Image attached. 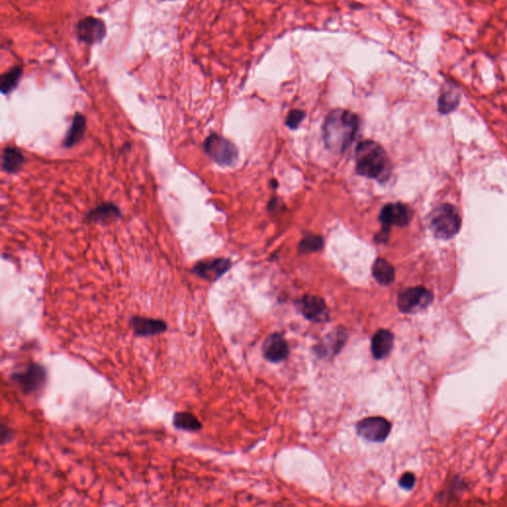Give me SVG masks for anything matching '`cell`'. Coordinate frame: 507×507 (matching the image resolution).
I'll use <instances>...</instances> for the list:
<instances>
[{
	"instance_id": "cell-1",
	"label": "cell",
	"mask_w": 507,
	"mask_h": 507,
	"mask_svg": "<svg viewBox=\"0 0 507 507\" xmlns=\"http://www.w3.org/2000/svg\"><path fill=\"white\" fill-rule=\"evenodd\" d=\"M360 119L350 110H332L323 124V140L332 152L342 154L345 152L355 138Z\"/></svg>"
},
{
	"instance_id": "cell-2",
	"label": "cell",
	"mask_w": 507,
	"mask_h": 507,
	"mask_svg": "<svg viewBox=\"0 0 507 507\" xmlns=\"http://www.w3.org/2000/svg\"><path fill=\"white\" fill-rule=\"evenodd\" d=\"M356 169L361 176L369 179H387L391 174V162L384 148L375 141H363L356 148Z\"/></svg>"
},
{
	"instance_id": "cell-3",
	"label": "cell",
	"mask_w": 507,
	"mask_h": 507,
	"mask_svg": "<svg viewBox=\"0 0 507 507\" xmlns=\"http://www.w3.org/2000/svg\"><path fill=\"white\" fill-rule=\"evenodd\" d=\"M429 228L440 240H450L460 231L461 218L454 205L441 204L435 208L428 216Z\"/></svg>"
},
{
	"instance_id": "cell-4",
	"label": "cell",
	"mask_w": 507,
	"mask_h": 507,
	"mask_svg": "<svg viewBox=\"0 0 507 507\" xmlns=\"http://www.w3.org/2000/svg\"><path fill=\"white\" fill-rule=\"evenodd\" d=\"M412 217V210L404 203H389L384 205L380 214V221L382 222V229L375 236V240L379 243H386L389 240L391 226H406L410 223Z\"/></svg>"
},
{
	"instance_id": "cell-5",
	"label": "cell",
	"mask_w": 507,
	"mask_h": 507,
	"mask_svg": "<svg viewBox=\"0 0 507 507\" xmlns=\"http://www.w3.org/2000/svg\"><path fill=\"white\" fill-rule=\"evenodd\" d=\"M48 379L47 370L39 363H29L25 369L13 373L11 382L25 396L37 394L44 389Z\"/></svg>"
},
{
	"instance_id": "cell-6",
	"label": "cell",
	"mask_w": 507,
	"mask_h": 507,
	"mask_svg": "<svg viewBox=\"0 0 507 507\" xmlns=\"http://www.w3.org/2000/svg\"><path fill=\"white\" fill-rule=\"evenodd\" d=\"M203 147L208 157L220 166H232L238 159L236 146L217 134H212L207 137Z\"/></svg>"
},
{
	"instance_id": "cell-7",
	"label": "cell",
	"mask_w": 507,
	"mask_h": 507,
	"mask_svg": "<svg viewBox=\"0 0 507 507\" xmlns=\"http://www.w3.org/2000/svg\"><path fill=\"white\" fill-rule=\"evenodd\" d=\"M433 300L434 296L432 291L423 286H415L398 293V307L401 312L413 314L426 310L432 305Z\"/></svg>"
},
{
	"instance_id": "cell-8",
	"label": "cell",
	"mask_w": 507,
	"mask_h": 507,
	"mask_svg": "<svg viewBox=\"0 0 507 507\" xmlns=\"http://www.w3.org/2000/svg\"><path fill=\"white\" fill-rule=\"evenodd\" d=\"M391 431V423L384 417H368L357 424V432L362 438L373 443L386 441Z\"/></svg>"
},
{
	"instance_id": "cell-9",
	"label": "cell",
	"mask_w": 507,
	"mask_h": 507,
	"mask_svg": "<svg viewBox=\"0 0 507 507\" xmlns=\"http://www.w3.org/2000/svg\"><path fill=\"white\" fill-rule=\"evenodd\" d=\"M298 310L310 321L323 323L329 320L328 308L324 300L319 296H303L298 301Z\"/></svg>"
},
{
	"instance_id": "cell-10",
	"label": "cell",
	"mask_w": 507,
	"mask_h": 507,
	"mask_svg": "<svg viewBox=\"0 0 507 507\" xmlns=\"http://www.w3.org/2000/svg\"><path fill=\"white\" fill-rule=\"evenodd\" d=\"M78 39L85 42V44L92 45L102 42L106 35V27L104 21L95 18H87L83 19L78 24Z\"/></svg>"
},
{
	"instance_id": "cell-11",
	"label": "cell",
	"mask_w": 507,
	"mask_h": 507,
	"mask_svg": "<svg viewBox=\"0 0 507 507\" xmlns=\"http://www.w3.org/2000/svg\"><path fill=\"white\" fill-rule=\"evenodd\" d=\"M263 355L265 360L274 363L286 361L289 355V347L283 335L279 333L270 335L263 345Z\"/></svg>"
},
{
	"instance_id": "cell-12",
	"label": "cell",
	"mask_w": 507,
	"mask_h": 507,
	"mask_svg": "<svg viewBox=\"0 0 507 507\" xmlns=\"http://www.w3.org/2000/svg\"><path fill=\"white\" fill-rule=\"evenodd\" d=\"M230 267L231 262L227 259L203 260L195 264L193 272L203 279L214 282L223 276Z\"/></svg>"
},
{
	"instance_id": "cell-13",
	"label": "cell",
	"mask_w": 507,
	"mask_h": 507,
	"mask_svg": "<svg viewBox=\"0 0 507 507\" xmlns=\"http://www.w3.org/2000/svg\"><path fill=\"white\" fill-rule=\"evenodd\" d=\"M130 327L137 337H153L167 331V323L162 319L155 318L133 317L131 318Z\"/></svg>"
},
{
	"instance_id": "cell-14",
	"label": "cell",
	"mask_w": 507,
	"mask_h": 507,
	"mask_svg": "<svg viewBox=\"0 0 507 507\" xmlns=\"http://www.w3.org/2000/svg\"><path fill=\"white\" fill-rule=\"evenodd\" d=\"M394 335L391 331L387 329H380L375 332L372 338L373 356L375 360H382V359L387 357L394 348Z\"/></svg>"
},
{
	"instance_id": "cell-15",
	"label": "cell",
	"mask_w": 507,
	"mask_h": 507,
	"mask_svg": "<svg viewBox=\"0 0 507 507\" xmlns=\"http://www.w3.org/2000/svg\"><path fill=\"white\" fill-rule=\"evenodd\" d=\"M2 169L8 174H16L22 169L25 157L18 148L7 146L2 152Z\"/></svg>"
},
{
	"instance_id": "cell-16",
	"label": "cell",
	"mask_w": 507,
	"mask_h": 507,
	"mask_svg": "<svg viewBox=\"0 0 507 507\" xmlns=\"http://www.w3.org/2000/svg\"><path fill=\"white\" fill-rule=\"evenodd\" d=\"M121 211L118 207L113 203H104L99 207L93 208L88 212L87 218L88 221L100 222H111L114 220L120 218Z\"/></svg>"
},
{
	"instance_id": "cell-17",
	"label": "cell",
	"mask_w": 507,
	"mask_h": 507,
	"mask_svg": "<svg viewBox=\"0 0 507 507\" xmlns=\"http://www.w3.org/2000/svg\"><path fill=\"white\" fill-rule=\"evenodd\" d=\"M87 129V118L81 113H76L74 116L71 125L69 127L66 138H64V146L66 148H71L81 140Z\"/></svg>"
},
{
	"instance_id": "cell-18",
	"label": "cell",
	"mask_w": 507,
	"mask_h": 507,
	"mask_svg": "<svg viewBox=\"0 0 507 507\" xmlns=\"http://www.w3.org/2000/svg\"><path fill=\"white\" fill-rule=\"evenodd\" d=\"M461 95L456 88H445L438 98L440 113L449 114L457 109L460 104Z\"/></svg>"
},
{
	"instance_id": "cell-19",
	"label": "cell",
	"mask_w": 507,
	"mask_h": 507,
	"mask_svg": "<svg viewBox=\"0 0 507 507\" xmlns=\"http://www.w3.org/2000/svg\"><path fill=\"white\" fill-rule=\"evenodd\" d=\"M373 276H374L375 281L382 286H389V284L394 283L396 271L387 261L377 259L373 265Z\"/></svg>"
},
{
	"instance_id": "cell-20",
	"label": "cell",
	"mask_w": 507,
	"mask_h": 507,
	"mask_svg": "<svg viewBox=\"0 0 507 507\" xmlns=\"http://www.w3.org/2000/svg\"><path fill=\"white\" fill-rule=\"evenodd\" d=\"M174 426L186 432L200 431L202 424L195 415L190 412H176L174 415Z\"/></svg>"
},
{
	"instance_id": "cell-21",
	"label": "cell",
	"mask_w": 507,
	"mask_h": 507,
	"mask_svg": "<svg viewBox=\"0 0 507 507\" xmlns=\"http://www.w3.org/2000/svg\"><path fill=\"white\" fill-rule=\"evenodd\" d=\"M23 69L21 67H15V68L9 69L1 78V92L4 95L11 93L12 90L18 87L19 81L22 76Z\"/></svg>"
},
{
	"instance_id": "cell-22",
	"label": "cell",
	"mask_w": 507,
	"mask_h": 507,
	"mask_svg": "<svg viewBox=\"0 0 507 507\" xmlns=\"http://www.w3.org/2000/svg\"><path fill=\"white\" fill-rule=\"evenodd\" d=\"M323 239L320 236L308 235L301 240L298 249L301 253H312L321 250Z\"/></svg>"
},
{
	"instance_id": "cell-23",
	"label": "cell",
	"mask_w": 507,
	"mask_h": 507,
	"mask_svg": "<svg viewBox=\"0 0 507 507\" xmlns=\"http://www.w3.org/2000/svg\"><path fill=\"white\" fill-rule=\"evenodd\" d=\"M305 113L303 110L294 109L289 112L288 118H286V125L291 129H296L303 119H305Z\"/></svg>"
},
{
	"instance_id": "cell-24",
	"label": "cell",
	"mask_w": 507,
	"mask_h": 507,
	"mask_svg": "<svg viewBox=\"0 0 507 507\" xmlns=\"http://www.w3.org/2000/svg\"><path fill=\"white\" fill-rule=\"evenodd\" d=\"M416 482L415 475L412 473H405L399 480V487L404 490H411L415 487Z\"/></svg>"
},
{
	"instance_id": "cell-25",
	"label": "cell",
	"mask_w": 507,
	"mask_h": 507,
	"mask_svg": "<svg viewBox=\"0 0 507 507\" xmlns=\"http://www.w3.org/2000/svg\"><path fill=\"white\" fill-rule=\"evenodd\" d=\"M13 438V432L11 431V429H9L8 427H6V425H2L1 427V444L6 445L8 443V442L11 441V439Z\"/></svg>"
},
{
	"instance_id": "cell-26",
	"label": "cell",
	"mask_w": 507,
	"mask_h": 507,
	"mask_svg": "<svg viewBox=\"0 0 507 507\" xmlns=\"http://www.w3.org/2000/svg\"><path fill=\"white\" fill-rule=\"evenodd\" d=\"M228 1H234V0H228Z\"/></svg>"
}]
</instances>
